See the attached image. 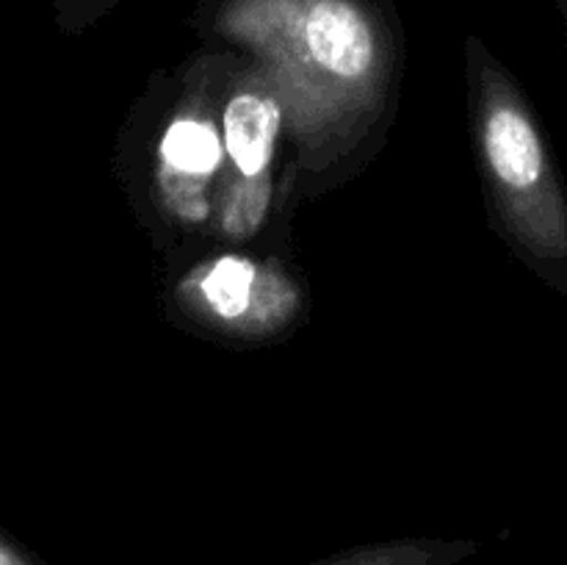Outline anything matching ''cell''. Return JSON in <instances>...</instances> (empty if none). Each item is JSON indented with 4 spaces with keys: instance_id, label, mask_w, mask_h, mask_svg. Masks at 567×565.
<instances>
[{
    "instance_id": "6da1fadb",
    "label": "cell",
    "mask_w": 567,
    "mask_h": 565,
    "mask_svg": "<svg viewBox=\"0 0 567 565\" xmlns=\"http://www.w3.org/2000/svg\"><path fill=\"white\" fill-rule=\"evenodd\" d=\"M476 66V136L498 214L532 260L567 266V197L537 122L509 78Z\"/></svg>"
},
{
    "instance_id": "7a4b0ae2",
    "label": "cell",
    "mask_w": 567,
    "mask_h": 565,
    "mask_svg": "<svg viewBox=\"0 0 567 565\" xmlns=\"http://www.w3.org/2000/svg\"><path fill=\"white\" fill-rule=\"evenodd\" d=\"M188 302L219 327L264 332L280 327L297 310V288L275 266L241 255H221L186 280Z\"/></svg>"
},
{
    "instance_id": "3957f363",
    "label": "cell",
    "mask_w": 567,
    "mask_h": 565,
    "mask_svg": "<svg viewBox=\"0 0 567 565\" xmlns=\"http://www.w3.org/2000/svg\"><path fill=\"white\" fill-rule=\"evenodd\" d=\"M299 64L341 86L369 83L377 66V37L352 0H305L288 28Z\"/></svg>"
},
{
    "instance_id": "277c9868",
    "label": "cell",
    "mask_w": 567,
    "mask_h": 565,
    "mask_svg": "<svg viewBox=\"0 0 567 565\" xmlns=\"http://www.w3.org/2000/svg\"><path fill=\"white\" fill-rule=\"evenodd\" d=\"M161 186L175 210L186 219L208 214L205 183L216 175L225 158L221 133L208 120L183 114L166 127L161 138Z\"/></svg>"
},
{
    "instance_id": "5b68a950",
    "label": "cell",
    "mask_w": 567,
    "mask_h": 565,
    "mask_svg": "<svg viewBox=\"0 0 567 565\" xmlns=\"http://www.w3.org/2000/svg\"><path fill=\"white\" fill-rule=\"evenodd\" d=\"M282 109L264 89H238L221 111L225 158L244 181H264L277 150Z\"/></svg>"
},
{
    "instance_id": "8992f818",
    "label": "cell",
    "mask_w": 567,
    "mask_h": 565,
    "mask_svg": "<svg viewBox=\"0 0 567 565\" xmlns=\"http://www.w3.org/2000/svg\"><path fill=\"white\" fill-rule=\"evenodd\" d=\"M480 552L476 541H441V537H399L343 548L310 565H460Z\"/></svg>"
},
{
    "instance_id": "52a82bcc",
    "label": "cell",
    "mask_w": 567,
    "mask_h": 565,
    "mask_svg": "<svg viewBox=\"0 0 567 565\" xmlns=\"http://www.w3.org/2000/svg\"><path fill=\"white\" fill-rule=\"evenodd\" d=\"M0 565H37L33 559H28L25 554L17 552L11 543H6L3 537H0Z\"/></svg>"
}]
</instances>
